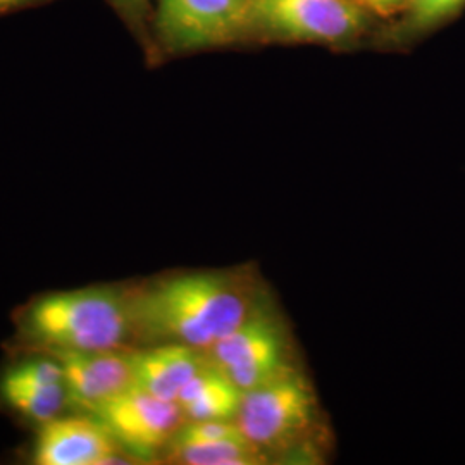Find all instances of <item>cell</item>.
<instances>
[{"label": "cell", "instance_id": "6da1fadb", "mask_svg": "<svg viewBox=\"0 0 465 465\" xmlns=\"http://www.w3.org/2000/svg\"><path fill=\"white\" fill-rule=\"evenodd\" d=\"M266 307L249 267L180 272L134 290L138 340L207 351Z\"/></svg>", "mask_w": 465, "mask_h": 465}, {"label": "cell", "instance_id": "7a4b0ae2", "mask_svg": "<svg viewBox=\"0 0 465 465\" xmlns=\"http://www.w3.org/2000/svg\"><path fill=\"white\" fill-rule=\"evenodd\" d=\"M25 331L55 351L121 350L138 340L134 290L84 288L36 300Z\"/></svg>", "mask_w": 465, "mask_h": 465}, {"label": "cell", "instance_id": "3957f363", "mask_svg": "<svg viewBox=\"0 0 465 465\" xmlns=\"http://www.w3.org/2000/svg\"><path fill=\"white\" fill-rule=\"evenodd\" d=\"M317 417L316 390L293 367L272 381L243 391L234 422L247 440L272 459L300 447L314 430Z\"/></svg>", "mask_w": 465, "mask_h": 465}, {"label": "cell", "instance_id": "277c9868", "mask_svg": "<svg viewBox=\"0 0 465 465\" xmlns=\"http://www.w3.org/2000/svg\"><path fill=\"white\" fill-rule=\"evenodd\" d=\"M369 28L357 0H250L247 42H302L340 45Z\"/></svg>", "mask_w": 465, "mask_h": 465}, {"label": "cell", "instance_id": "5b68a950", "mask_svg": "<svg viewBox=\"0 0 465 465\" xmlns=\"http://www.w3.org/2000/svg\"><path fill=\"white\" fill-rule=\"evenodd\" d=\"M249 5L250 0H157L153 32L173 55L247 42Z\"/></svg>", "mask_w": 465, "mask_h": 465}, {"label": "cell", "instance_id": "8992f818", "mask_svg": "<svg viewBox=\"0 0 465 465\" xmlns=\"http://www.w3.org/2000/svg\"><path fill=\"white\" fill-rule=\"evenodd\" d=\"M205 355L242 391L272 381L295 367L290 334L267 307L219 340Z\"/></svg>", "mask_w": 465, "mask_h": 465}, {"label": "cell", "instance_id": "52a82bcc", "mask_svg": "<svg viewBox=\"0 0 465 465\" xmlns=\"http://www.w3.org/2000/svg\"><path fill=\"white\" fill-rule=\"evenodd\" d=\"M94 414L119 447L138 459H152L167 450L184 422L178 401L159 399L138 386L107 400Z\"/></svg>", "mask_w": 465, "mask_h": 465}, {"label": "cell", "instance_id": "ba28073f", "mask_svg": "<svg viewBox=\"0 0 465 465\" xmlns=\"http://www.w3.org/2000/svg\"><path fill=\"white\" fill-rule=\"evenodd\" d=\"M38 465H105L124 462L119 443L100 422L84 417H55L42 424L35 443Z\"/></svg>", "mask_w": 465, "mask_h": 465}, {"label": "cell", "instance_id": "9c48e42d", "mask_svg": "<svg viewBox=\"0 0 465 465\" xmlns=\"http://www.w3.org/2000/svg\"><path fill=\"white\" fill-rule=\"evenodd\" d=\"M64 371L67 399L97 411L134 386V355L119 350L55 351Z\"/></svg>", "mask_w": 465, "mask_h": 465}, {"label": "cell", "instance_id": "30bf717a", "mask_svg": "<svg viewBox=\"0 0 465 465\" xmlns=\"http://www.w3.org/2000/svg\"><path fill=\"white\" fill-rule=\"evenodd\" d=\"M132 355L134 386L169 401H178L184 384L207 362L205 351L182 343H155Z\"/></svg>", "mask_w": 465, "mask_h": 465}, {"label": "cell", "instance_id": "8fae6325", "mask_svg": "<svg viewBox=\"0 0 465 465\" xmlns=\"http://www.w3.org/2000/svg\"><path fill=\"white\" fill-rule=\"evenodd\" d=\"M242 399L243 391L207 359L205 366L184 384L178 405L184 420H234Z\"/></svg>", "mask_w": 465, "mask_h": 465}, {"label": "cell", "instance_id": "7c38bea8", "mask_svg": "<svg viewBox=\"0 0 465 465\" xmlns=\"http://www.w3.org/2000/svg\"><path fill=\"white\" fill-rule=\"evenodd\" d=\"M269 459L243 434L207 443H171L166 451L167 462L184 465H262Z\"/></svg>", "mask_w": 465, "mask_h": 465}, {"label": "cell", "instance_id": "4fadbf2b", "mask_svg": "<svg viewBox=\"0 0 465 465\" xmlns=\"http://www.w3.org/2000/svg\"><path fill=\"white\" fill-rule=\"evenodd\" d=\"M0 395L17 414L40 424L59 416L69 400L64 384L23 381L7 374L0 380Z\"/></svg>", "mask_w": 465, "mask_h": 465}, {"label": "cell", "instance_id": "5bb4252c", "mask_svg": "<svg viewBox=\"0 0 465 465\" xmlns=\"http://www.w3.org/2000/svg\"><path fill=\"white\" fill-rule=\"evenodd\" d=\"M464 4L465 0H411L403 19L384 34L381 42H411L453 16Z\"/></svg>", "mask_w": 465, "mask_h": 465}, {"label": "cell", "instance_id": "9a60e30c", "mask_svg": "<svg viewBox=\"0 0 465 465\" xmlns=\"http://www.w3.org/2000/svg\"><path fill=\"white\" fill-rule=\"evenodd\" d=\"M7 376L23 381L42 382V384H64V371L55 359H35L19 366L11 367Z\"/></svg>", "mask_w": 465, "mask_h": 465}, {"label": "cell", "instance_id": "2e32d148", "mask_svg": "<svg viewBox=\"0 0 465 465\" xmlns=\"http://www.w3.org/2000/svg\"><path fill=\"white\" fill-rule=\"evenodd\" d=\"M121 16L124 17L136 30L145 28V19L149 15L150 0H109Z\"/></svg>", "mask_w": 465, "mask_h": 465}, {"label": "cell", "instance_id": "e0dca14e", "mask_svg": "<svg viewBox=\"0 0 465 465\" xmlns=\"http://www.w3.org/2000/svg\"><path fill=\"white\" fill-rule=\"evenodd\" d=\"M411 0H361V4L364 7H371V9H376V11H391L395 7H400L401 4H409Z\"/></svg>", "mask_w": 465, "mask_h": 465}, {"label": "cell", "instance_id": "ac0fdd59", "mask_svg": "<svg viewBox=\"0 0 465 465\" xmlns=\"http://www.w3.org/2000/svg\"><path fill=\"white\" fill-rule=\"evenodd\" d=\"M30 2H35V0H0V13L9 11V9H16V7H21V5L30 4Z\"/></svg>", "mask_w": 465, "mask_h": 465}]
</instances>
